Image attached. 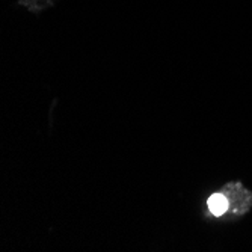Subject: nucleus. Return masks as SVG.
I'll list each match as a JSON object with an SVG mask.
<instances>
[{"label": "nucleus", "instance_id": "1", "mask_svg": "<svg viewBox=\"0 0 252 252\" xmlns=\"http://www.w3.org/2000/svg\"><path fill=\"white\" fill-rule=\"evenodd\" d=\"M209 210L215 215V216H222L223 213L228 212L230 209V201L223 193H215L209 198Z\"/></svg>", "mask_w": 252, "mask_h": 252}]
</instances>
